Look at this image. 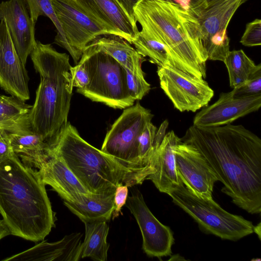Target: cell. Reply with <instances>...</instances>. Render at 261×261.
<instances>
[{
  "label": "cell",
  "mask_w": 261,
  "mask_h": 261,
  "mask_svg": "<svg viewBox=\"0 0 261 261\" xmlns=\"http://www.w3.org/2000/svg\"><path fill=\"white\" fill-rule=\"evenodd\" d=\"M84 14L110 34L118 35L130 44L139 31L116 0H70Z\"/></svg>",
  "instance_id": "16"
},
{
  "label": "cell",
  "mask_w": 261,
  "mask_h": 261,
  "mask_svg": "<svg viewBox=\"0 0 261 261\" xmlns=\"http://www.w3.org/2000/svg\"><path fill=\"white\" fill-rule=\"evenodd\" d=\"M178 6L197 18H199L207 6V0H163Z\"/></svg>",
  "instance_id": "33"
},
{
  "label": "cell",
  "mask_w": 261,
  "mask_h": 261,
  "mask_svg": "<svg viewBox=\"0 0 261 261\" xmlns=\"http://www.w3.org/2000/svg\"><path fill=\"white\" fill-rule=\"evenodd\" d=\"M8 133L14 153L25 166L39 169L54 155L53 147L32 129L28 119Z\"/></svg>",
  "instance_id": "18"
},
{
  "label": "cell",
  "mask_w": 261,
  "mask_h": 261,
  "mask_svg": "<svg viewBox=\"0 0 261 261\" xmlns=\"http://www.w3.org/2000/svg\"><path fill=\"white\" fill-rule=\"evenodd\" d=\"M235 96L247 97L261 94V70L241 85L233 88Z\"/></svg>",
  "instance_id": "30"
},
{
  "label": "cell",
  "mask_w": 261,
  "mask_h": 261,
  "mask_svg": "<svg viewBox=\"0 0 261 261\" xmlns=\"http://www.w3.org/2000/svg\"><path fill=\"white\" fill-rule=\"evenodd\" d=\"M85 236L81 247V258L89 257L97 261H106L109 245L107 237L109 228L107 222H84Z\"/></svg>",
  "instance_id": "24"
},
{
  "label": "cell",
  "mask_w": 261,
  "mask_h": 261,
  "mask_svg": "<svg viewBox=\"0 0 261 261\" xmlns=\"http://www.w3.org/2000/svg\"><path fill=\"white\" fill-rule=\"evenodd\" d=\"M204 156L223 184L221 191L240 208L261 212V139L242 125H192L181 139Z\"/></svg>",
  "instance_id": "1"
},
{
  "label": "cell",
  "mask_w": 261,
  "mask_h": 261,
  "mask_svg": "<svg viewBox=\"0 0 261 261\" xmlns=\"http://www.w3.org/2000/svg\"><path fill=\"white\" fill-rule=\"evenodd\" d=\"M82 236L81 232H73L57 242L49 243L43 240L33 247L3 260L78 261L81 259Z\"/></svg>",
  "instance_id": "19"
},
{
  "label": "cell",
  "mask_w": 261,
  "mask_h": 261,
  "mask_svg": "<svg viewBox=\"0 0 261 261\" xmlns=\"http://www.w3.org/2000/svg\"><path fill=\"white\" fill-rule=\"evenodd\" d=\"M227 69L229 85L234 88L253 76L261 70L242 49L229 51L223 61Z\"/></svg>",
  "instance_id": "25"
},
{
  "label": "cell",
  "mask_w": 261,
  "mask_h": 261,
  "mask_svg": "<svg viewBox=\"0 0 261 261\" xmlns=\"http://www.w3.org/2000/svg\"><path fill=\"white\" fill-rule=\"evenodd\" d=\"M75 63L86 46L97 37L110 35L102 26L83 13L70 0H51Z\"/></svg>",
  "instance_id": "11"
},
{
  "label": "cell",
  "mask_w": 261,
  "mask_h": 261,
  "mask_svg": "<svg viewBox=\"0 0 261 261\" xmlns=\"http://www.w3.org/2000/svg\"><path fill=\"white\" fill-rule=\"evenodd\" d=\"M181 141L174 131H169L165 134L160 146L152 155L151 165L154 172L146 179L150 180L162 193L166 194L180 182L173 148Z\"/></svg>",
  "instance_id": "20"
},
{
  "label": "cell",
  "mask_w": 261,
  "mask_h": 261,
  "mask_svg": "<svg viewBox=\"0 0 261 261\" xmlns=\"http://www.w3.org/2000/svg\"><path fill=\"white\" fill-rule=\"evenodd\" d=\"M91 42L112 57L125 69L132 72H143L142 64L146 60L145 58L122 37L114 34L103 35Z\"/></svg>",
  "instance_id": "23"
},
{
  "label": "cell",
  "mask_w": 261,
  "mask_h": 261,
  "mask_svg": "<svg viewBox=\"0 0 261 261\" xmlns=\"http://www.w3.org/2000/svg\"><path fill=\"white\" fill-rule=\"evenodd\" d=\"M25 65L17 54L6 20L0 21V87L23 101L30 98Z\"/></svg>",
  "instance_id": "14"
},
{
  "label": "cell",
  "mask_w": 261,
  "mask_h": 261,
  "mask_svg": "<svg viewBox=\"0 0 261 261\" xmlns=\"http://www.w3.org/2000/svg\"><path fill=\"white\" fill-rule=\"evenodd\" d=\"M0 214L11 234L43 241L55 226V214L38 170L14 153L0 161Z\"/></svg>",
  "instance_id": "2"
},
{
  "label": "cell",
  "mask_w": 261,
  "mask_h": 261,
  "mask_svg": "<svg viewBox=\"0 0 261 261\" xmlns=\"http://www.w3.org/2000/svg\"><path fill=\"white\" fill-rule=\"evenodd\" d=\"M247 1L207 0V7L198 19L207 60L224 61L229 51L227 26L239 7Z\"/></svg>",
  "instance_id": "10"
},
{
  "label": "cell",
  "mask_w": 261,
  "mask_h": 261,
  "mask_svg": "<svg viewBox=\"0 0 261 261\" xmlns=\"http://www.w3.org/2000/svg\"><path fill=\"white\" fill-rule=\"evenodd\" d=\"M173 150L177 173L184 185L199 197L212 199L218 180L204 156L194 146L182 141Z\"/></svg>",
  "instance_id": "13"
},
{
  "label": "cell",
  "mask_w": 261,
  "mask_h": 261,
  "mask_svg": "<svg viewBox=\"0 0 261 261\" xmlns=\"http://www.w3.org/2000/svg\"><path fill=\"white\" fill-rule=\"evenodd\" d=\"M132 44L143 57H148L149 61L158 66L175 67L173 59L167 48L161 41L141 30Z\"/></svg>",
  "instance_id": "26"
},
{
  "label": "cell",
  "mask_w": 261,
  "mask_h": 261,
  "mask_svg": "<svg viewBox=\"0 0 261 261\" xmlns=\"http://www.w3.org/2000/svg\"><path fill=\"white\" fill-rule=\"evenodd\" d=\"M126 84L129 94L135 100H141L150 90V85L146 81L144 72H132L126 70Z\"/></svg>",
  "instance_id": "29"
},
{
  "label": "cell",
  "mask_w": 261,
  "mask_h": 261,
  "mask_svg": "<svg viewBox=\"0 0 261 261\" xmlns=\"http://www.w3.org/2000/svg\"><path fill=\"white\" fill-rule=\"evenodd\" d=\"M53 152L91 193L115 191L119 184L137 185L129 170L84 140L69 122L61 132Z\"/></svg>",
  "instance_id": "5"
},
{
  "label": "cell",
  "mask_w": 261,
  "mask_h": 261,
  "mask_svg": "<svg viewBox=\"0 0 261 261\" xmlns=\"http://www.w3.org/2000/svg\"><path fill=\"white\" fill-rule=\"evenodd\" d=\"M10 234L11 232L8 227L3 219H0V240Z\"/></svg>",
  "instance_id": "37"
},
{
  "label": "cell",
  "mask_w": 261,
  "mask_h": 261,
  "mask_svg": "<svg viewBox=\"0 0 261 261\" xmlns=\"http://www.w3.org/2000/svg\"><path fill=\"white\" fill-rule=\"evenodd\" d=\"M173 202L189 215L204 232L236 241L253 233L252 223L223 209L213 199L199 197L180 184L167 193Z\"/></svg>",
  "instance_id": "6"
},
{
  "label": "cell",
  "mask_w": 261,
  "mask_h": 261,
  "mask_svg": "<svg viewBox=\"0 0 261 261\" xmlns=\"http://www.w3.org/2000/svg\"><path fill=\"white\" fill-rule=\"evenodd\" d=\"M134 15L141 30L166 46L176 68L199 79L206 77L207 57L198 18L163 0H140Z\"/></svg>",
  "instance_id": "4"
},
{
  "label": "cell",
  "mask_w": 261,
  "mask_h": 261,
  "mask_svg": "<svg viewBox=\"0 0 261 261\" xmlns=\"http://www.w3.org/2000/svg\"><path fill=\"white\" fill-rule=\"evenodd\" d=\"M242 45L248 46H259L261 44V20L255 19L247 23L241 39Z\"/></svg>",
  "instance_id": "32"
},
{
  "label": "cell",
  "mask_w": 261,
  "mask_h": 261,
  "mask_svg": "<svg viewBox=\"0 0 261 261\" xmlns=\"http://www.w3.org/2000/svg\"><path fill=\"white\" fill-rule=\"evenodd\" d=\"M125 206L134 215L143 238L142 248L150 257L160 258L172 254L173 233L161 223L147 206L142 194L137 191L127 197Z\"/></svg>",
  "instance_id": "12"
},
{
  "label": "cell",
  "mask_w": 261,
  "mask_h": 261,
  "mask_svg": "<svg viewBox=\"0 0 261 261\" xmlns=\"http://www.w3.org/2000/svg\"><path fill=\"white\" fill-rule=\"evenodd\" d=\"M261 107V94L239 97L232 91L222 92L218 99L197 113L193 125L200 127L219 126L230 124L238 118L257 111Z\"/></svg>",
  "instance_id": "15"
},
{
  "label": "cell",
  "mask_w": 261,
  "mask_h": 261,
  "mask_svg": "<svg viewBox=\"0 0 261 261\" xmlns=\"http://www.w3.org/2000/svg\"><path fill=\"white\" fill-rule=\"evenodd\" d=\"M32 107L14 96L0 94V128L12 130L28 119Z\"/></svg>",
  "instance_id": "27"
},
{
  "label": "cell",
  "mask_w": 261,
  "mask_h": 261,
  "mask_svg": "<svg viewBox=\"0 0 261 261\" xmlns=\"http://www.w3.org/2000/svg\"><path fill=\"white\" fill-rule=\"evenodd\" d=\"M88 66L90 82L77 92L95 102L114 108L125 109L133 106L126 84V70L115 59L91 42L82 57Z\"/></svg>",
  "instance_id": "7"
},
{
  "label": "cell",
  "mask_w": 261,
  "mask_h": 261,
  "mask_svg": "<svg viewBox=\"0 0 261 261\" xmlns=\"http://www.w3.org/2000/svg\"><path fill=\"white\" fill-rule=\"evenodd\" d=\"M73 87L77 90L85 88L90 83V75L85 60L81 57L79 62L74 67H71Z\"/></svg>",
  "instance_id": "31"
},
{
  "label": "cell",
  "mask_w": 261,
  "mask_h": 261,
  "mask_svg": "<svg viewBox=\"0 0 261 261\" xmlns=\"http://www.w3.org/2000/svg\"><path fill=\"white\" fill-rule=\"evenodd\" d=\"M30 17L36 24L40 16L48 17L53 22L57 30L55 43L67 50L68 44L61 24L56 16L51 0H23Z\"/></svg>",
  "instance_id": "28"
},
{
  "label": "cell",
  "mask_w": 261,
  "mask_h": 261,
  "mask_svg": "<svg viewBox=\"0 0 261 261\" xmlns=\"http://www.w3.org/2000/svg\"><path fill=\"white\" fill-rule=\"evenodd\" d=\"M46 185L50 186L64 200L73 201L91 193L59 156L54 155L38 170Z\"/></svg>",
  "instance_id": "21"
},
{
  "label": "cell",
  "mask_w": 261,
  "mask_h": 261,
  "mask_svg": "<svg viewBox=\"0 0 261 261\" xmlns=\"http://www.w3.org/2000/svg\"><path fill=\"white\" fill-rule=\"evenodd\" d=\"M23 0H8L0 3V20L4 19L16 50L25 65L36 40L35 25Z\"/></svg>",
  "instance_id": "17"
},
{
  "label": "cell",
  "mask_w": 261,
  "mask_h": 261,
  "mask_svg": "<svg viewBox=\"0 0 261 261\" xmlns=\"http://www.w3.org/2000/svg\"><path fill=\"white\" fill-rule=\"evenodd\" d=\"M30 56L40 82L28 120L32 129L54 148L68 122L73 87L69 56L38 41Z\"/></svg>",
  "instance_id": "3"
},
{
  "label": "cell",
  "mask_w": 261,
  "mask_h": 261,
  "mask_svg": "<svg viewBox=\"0 0 261 261\" xmlns=\"http://www.w3.org/2000/svg\"><path fill=\"white\" fill-rule=\"evenodd\" d=\"M115 191L84 195L75 201L64 200V204L83 222H108L114 210Z\"/></svg>",
  "instance_id": "22"
},
{
  "label": "cell",
  "mask_w": 261,
  "mask_h": 261,
  "mask_svg": "<svg viewBox=\"0 0 261 261\" xmlns=\"http://www.w3.org/2000/svg\"><path fill=\"white\" fill-rule=\"evenodd\" d=\"M128 187L126 185L119 184L116 188L114 196V210L112 216L113 219L119 215L122 206L126 203L128 197Z\"/></svg>",
  "instance_id": "34"
},
{
  "label": "cell",
  "mask_w": 261,
  "mask_h": 261,
  "mask_svg": "<svg viewBox=\"0 0 261 261\" xmlns=\"http://www.w3.org/2000/svg\"><path fill=\"white\" fill-rule=\"evenodd\" d=\"M14 154L9 133L0 128V161Z\"/></svg>",
  "instance_id": "35"
},
{
  "label": "cell",
  "mask_w": 261,
  "mask_h": 261,
  "mask_svg": "<svg viewBox=\"0 0 261 261\" xmlns=\"http://www.w3.org/2000/svg\"><path fill=\"white\" fill-rule=\"evenodd\" d=\"M153 116L139 102L124 109L107 132L101 149L129 170L137 185L142 184L148 177L139 163L138 139Z\"/></svg>",
  "instance_id": "8"
},
{
  "label": "cell",
  "mask_w": 261,
  "mask_h": 261,
  "mask_svg": "<svg viewBox=\"0 0 261 261\" xmlns=\"http://www.w3.org/2000/svg\"><path fill=\"white\" fill-rule=\"evenodd\" d=\"M160 86L180 112H195L206 107L214 92L203 79L191 75L174 66H158Z\"/></svg>",
  "instance_id": "9"
},
{
  "label": "cell",
  "mask_w": 261,
  "mask_h": 261,
  "mask_svg": "<svg viewBox=\"0 0 261 261\" xmlns=\"http://www.w3.org/2000/svg\"><path fill=\"white\" fill-rule=\"evenodd\" d=\"M121 8L123 10L131 21L137 25L134 15V9L140 0H116Z\"/></svg>",
  "instance_id": "36"
},
{
  "label": "cell",
  "mask_w": 261,
  "mask_h": 261,
  "mask_svg": "<svg viewBox=\"0 0 261 261\" xmlns=\"http://www.w3.org/2000/svg\"><path fill=\"white\" fill-rule=\"evenodd\" d=\"M260 223H259L257 226H254L253 228V232H255L258 235L259 240H260Z\"/></svg>",
  "instance_id": "38"
}]
</instances>
